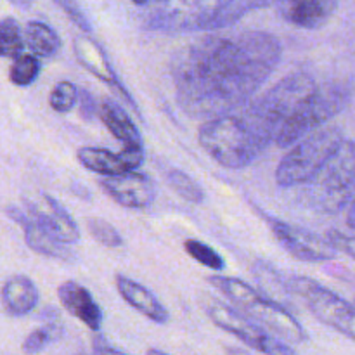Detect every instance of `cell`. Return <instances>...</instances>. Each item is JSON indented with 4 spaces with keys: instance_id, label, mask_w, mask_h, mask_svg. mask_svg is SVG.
<instances>
[{
    "instance_id": "d6986e66",
    "label": "cell",
    "mask_w": 355,
    "mask_h": 355,
    "mask_svg": "<svg viewBox=\"0 0 355 355\" xmlns=\"http://www.w3.org/2000/svg\"><path fill=\"white\" fill-rule=\"evenodd\" d=\"M37 286L33 281L26 276H12L6 281L2 288V304L7 314L14 318H23L30 314L38 304Z\"/></svg>"
},
{
    "instance_id": "83f0119b",
    "label": "cell",
    "mask_w": 355,
    "mask_h": 355,
    "mask_svg": "<svg viewBox=\"0 0 355 355\" xmlns=\"http://www.w3.org/2000/svg\"><path fill=\"white\" fill-rule=\"evenodd\" d=\"M78 101V89L71 82H59L49 96V104L55 113H68Z\"/></svg>"
},
{
    "instance_id": "7c38bea8",
    "label": "cell",
    "mask_w": 355,
    "mask_h": 355,
    "mask_svg": "<svg viewBox=\"0 0 355 355\" xmlns=\"http://www.w3.org/2000/svg\"><path fill=\"white\" fill-rule=\"evenodd\" d=\"M101 187L104 193L110 194L118 205L125 208H146L155 203L156 200V182L146 173L127 172L116 175H104L101 179Z\"/></svg>"
},
{
    "instance_id": "e0dca14e",
    "label": "cell",
    "mask_w": 355,
    "mask_h": 355,
    "mask_svg": "<svg viewBox=\"0 0 355 355\" xmlns=\"http://www.w3.org/2000/svg\"><path fill=\"white\" fill-rule=\"evenodd\" d=\"M58 297L62 307L87 328L92 331H99L103 328V311L85 286L76 281H66L58 288Z\"/></svg>"
},
{
    "instance_id": "1f68e13d",
    "label": "cell",
    "mask_w": 355,
    "mask_h": 355,
    "mask_svg": "<svg viewBox=\"0 0 355 355\" xmlns=\"http://www.w3.org/2000/svg\"><path fill=\"white\" fill-rule=\"evenodd\" d=\"M328 239L336 250L347 253V255L352 257L355 260V236H345L338 231H329Z\"/></svg>"
},
{
    "instance_id": "4316f807",
    "label": "cell",
    "mask_w": 355,
    "mask_h": 355,
    "mask_svg": "<svg viewBox=\"0 0 355 355\" xmlns=\"http://www.w3.org/2000/svg\"><path fill=\"white\" fill-rule=\"evenodd\" d=\"M62 335L61 326L58 324H47L44 328H38L35 331H31L26 336L23 343V352L24 354H37L40 350L47 349L51 343H54L59 336Z\"/></svg>"
},
{
    "instance_id": "7a4b0ae2",
    "label": "cell",
    "mask_w": 355,
    "mask_h": 355,
    "mask_svg": "<svg viewBox=\"0 0 355 355\" xmlns=\"http://www.w3.org/2000/svg\"><path fill=\"white\" fill-rule=\"evenodd\" d=\"M318 83L309 73H291L262 97L248 103L239 116L245 120L253 137L266 151L267 146L276 141L283 125L318 92Z\"/></svg>"
},
{
    "instance_id": "ffe728a7",
    "label": "cell",
    "mask_w": 355,
    "mask_h": 355,
    "mask_svg": "<svg viewBox=\"0 0 355 355\" xmlns=\"http://www.w3.org/2000/svg\"><path fill=\"white\" fill-rule=\"evenodd\" d=\"M99 116L103 120V123L106 125L107 130L118 139L123 146H142V137L139 134L137 127L134 125V121L130 120V116L127 114V111L120 106L118 103H114L113 99H103L99 106Z\"/></svg>"
},
{
    "instance_id": "8992f818",
    "label": "cell",
    "mask_w": 355,
    "mask_h": 355,
    "mask_svg": "<svg viewBox=\"0 0 355 355\" xmlns=\"http://www.w3.org/2000/svg\"><path fill=\"white\" fill-rule=\"evenodd\" d=\"M343 141L345 139L338 127L318 128L307 134L281 159L276 170V182L281 187L305 186L335 155Z\"/></svg>"
},
{
    "instance_id": "30bf717a",
    "label": "cell",
    "mask_w": 355,
    "mask_h": 355,
    "mask_svg": "<svg viewBox=\"0 0 355 355\" xmlns=\"http://www.w3.org/2000/svg\"><path fill=\"white\" fill-rule=\"evenodd\" d=\"M208 318L214 324L224 331L231 333L236 338L257 352L277 355V354H295V349L290 343L283 342L277 336L270 335L266 328L250 319L248 315L238 312L236 309L227 307L224 304H214L208 307Z\"/></svg>"
},
{
    "instance_id": "5bb4252c",
    "label": "cell",
    "mask_w": 355,
    "mask_h": 355,
    "mask_svg": "<svg viewBox=\"0 0 355 355\" xmlns=\"http://www.w3.org/2000/svg\"><path fill=\"white\" fill-rule=\"evenodd\" d=\"M73 52H75V58L78 59L80 64L87 69L89 73H92L96 78H99L101 82H104L106 85L113 87L118 90L121 97L125 99V103L130 104L135 111H137V104H135L134 97L128 94V90L125 89L123 83L118 78L116 71L113 69V66L107 61L106 54L101 49L99 44L92 40L89 37H76L73 40Z\"/></svg>"
},
{
    "instance_id": "7402d4cb",
    "label": "cell",
    "mask_w": 355,
    "mask_h": 355,
    "mask_svg": "<svg viewBox=\"0 0 355 355\" xmlns=\"http://www.w3.org/2000/svg\"><path fill=\"white\" fill-rule=\"evenodd\" d=\"M26 45L37 58H54L61 49V38L49 24L40 21H30L24 30Z\"/></svg>"
},
{
    "instance_id": "277c9868",
    "label": "cell",
    "mask_w": 355,
    "mask_h": 355,
    "mask_svg": "<svg viewBox=\"0 0 355 355\" xmlns=\"http://www.w3.org/2000/svg\"><path fill=\"white\" fill-rule=\"evenodd\" d=\"M201 148L224 168L241 170L263 153L252 130L239 114L207 120L198 130Z\"/></svg>"
},
{
    "instance_id": "f546056e",
    "label": "cell",
    "mask_w": 355,
    "mask_h": 355,
    "mask_svg": "<svg viewBox=\"0 0 355 355\" xmlns=\"http://www.w3.org/2000/svg\"><path fill=\"white\" fill-rule=\"evenodd\" d=\"M54 2L58 3L66 14H68L69 19H71L76 26L82 28V30L87 31V33H92V24H90L89 17L83 14V10L80 9V6L75 2V0H54Z\"/></svg>"
},
{
    "instance_id": "9c48e42d",
    "label": "cell",
    "mask_w": 355,
    "mask_h": 355,
    "mask_svg": "<svg viewBox=\"0 0 355 355\" xmlns=\"http://www.w3.org/2000/svg\"><path fill=\"white\" fill-rule=\"evenodd\" d=\"M288 284L295 297H300L319 321L355 340V305L311 277L291 276Z\"/></svg>"
},
{
    "instance_id": "836d02e7",
    "label": "cell",
    "mask_w": 355,
    "mask_h": 355,
    "mask_svg": "<svg viewBox=\"0 0 355 355\" xmlns=\"http://www.w3.org/2000/svg\"><path fill=\"white\" fill-rule=\"evenodd\" d=\"M347 224H349V227L355 229V196L349 207V214H347Z\"/></svg>"
},
{
    "instance_id": "9a60e30c",
    "label": "cell",
    "mask_w": 355,
    "mask_h": 355,
    "mask_svg": "<svg viewBox=\"0 0 355 355\" xmlns=\"http://www.w3.org/2000/svg\"><path fill=\"white\" fill-rule=\"evenodd\" d=\"M338 7V0H279L277 10L293 26L318 30L324 26Z\"/></svg>"
},
{
    "instance_id": "d6a6232c",
    "label": "cell",
    "mask_w": 355,
    "mask_h": 355,
    "mask_svg": "<svg viewBox=\"0 0 355 355\" xmlns=\"http://www.w3.org/2000/svg\"><path fill=\"white\" fill-rule=\"evenodd\" d=\"M92 350L96 354H125L123 350L118 349V347L110 345V343H107L103 336H96V338H94Z\"/></svg>"
},
{
    "instance_id": "e575fe53",
    "label": "cell",
    "mask_w": 355,
    "mask_h": 355,
    "mask_svg": "<svg viewBox=\"0 0 355 355\" xmlns=\"http://www.w3.org/2000/svg\"><path fill=\"white\" fill-rule=\"evenodd\" d=\"M130 2H134L135 6H146V3H148L149 0H130Z\"/></svg>"
},
{
    "instance_id": "f1b7e54d",
    "label": "cell",
    "mask_w": 355,
    "mask_h": 355,
    "mask_svg": "<svg viewBox=\"0 0 355 355\" xmlns=\"http://www.w3.org/2000/svg\"><path fill=\"white\" fill-rule=\"evenodd\" d=\"M89 225V231L101 245L110 246V248H118V246L123 245V238L120 236V232L110 224V222L103 220V218H90L87 222Z\"/></svg>"
},
{
    "instance_id": "4fadbf2b",
    "label": "cell",
    "mask_w": 355,
    "mask_h": 355,
    "mask_svg": "<svg viewBox=\"0 0 355 355\" xmlns=\"http://www.w3.org/2000/svg\"><path fill=\"white\" fill-rule=\"evenodd\" d=\"M30 217L58 241L73 245L80 239V231L71 215L49 194H40L38 200L26 201Z\"/></svg>"
},
{
    "instance_id": "d4e9b609",
    "label": "cell",
    "mask_w": 355,
    "mask_h": 355,
    "mask_svg": "<svg viewBox=\"0 0 355 355\" xmlns=\"http://www.w3.org/2000/svg\"><path fill=\"white\" fill-rule=\"evenodd\" d=\"M40 61L35 54H21L12 62L9 69V78L14 85L28 87L40 75Z\"/></svg>"
},
{
    "instance_id": "484cf974",
    "label": "cell",
    "mask_w": 355,
    "mask_h": 355,
    "mask_svg": "<svg viewBox=\"0 0 355 355\" xmlns=\"http://www.w3.org/2000/svg\"><path fill=\"white\" fill-rule=\"evenodd\" d=\"M184 248H186V252L189 253L196 262H200L201 266L208 267V269L215 270V272L224 270V259H222L210 245H207V243L198 241V239H187V241L184 243Z\"/></svg>"
},
{
    "instance_id": "603a6c76",
    "label": "cell",
    "mask_w": 355,
    "mask_h": 355,
    "mask_svg": "<svg viewBox=\"0 0 355 355\" xmlns=\"http://www.w3.org/2000/svg\"><path fill=\"white\" fill-rule=\"evenodd\" d=\"M166 182H168V186L172 187L182 200L189 201V203L200 205L205 201L203 187H201L193 177L187 175L184 170H168V172H166Z\"/></svg>"
},
{
    "instance_id": "3957f363",
    "label": "cell",
    "mask_w": 355,
    "mask_h": 355,
    "mask_svg": "<svg viewBox=\"0 0 355 355\" xmlns=\"http://www.w3.org/2000/svg\"><path fill=\"white\" fill-rule=\"evenodd\" d=\"M208 283L220 290L225 297L231 298L232 304L243 314L259 322L270 335L277 336L290 345H300L307 340L305 329L281 302L263 297L245 281L238 279V277L210 276Z\"/></svg>"
},
{
    "instance_id": "44dd1931",
    "label": "cell",
    "mask_w": 355,
    "mask_h": 355,
    "mask_svg": "<svg viewBox=\"0 0 355 355\" xmlns=\"http://www.w3.org/2000/svg\"><path fill=\"white\" fill-rule=\"evenodd\" d=\"M80 165L85 166L90 172L101 173V175H116V173L132 170L121 151L111 153L103 148H80L76 151Z\"/></svg>"
},
{
    "instance_id": "6da1fadb",
    "label": "cell",
    "mask_w": 355,
    "mask_h": 355,
    "mask_svg": "<svg viewBox=\"0 0 355 355\" xmlns=\"http://www.w3.org/2000/svg\"><path fill=\"white\" fill-rule=\"evenodd\" d=\"M281 55V42L267 31L191 42L170 62L177 103L187 116L198 120L234 113L267 82Z\"/></svg>"
},
{
    "instance_id": "52a82bcc",
    "label": "cell",
    "mask_w": 355,
    "mask_h": 355,
    "mask_svg": "<svg viewBox=\"0 0 355 355\" xmlns=\"http://www.w3.org/2000/svg\"><path fill=\"white\" fill-rule=\"evenodd\" d=\"M307 186L311 203L319 211L336 214L352 203L355 196V142L343 141Z\"/></svg>"
},
{
    "instance_id": "ac0fdd59",
    "label": "cell",
    "mask_w": 355,
    "mask_h": 355,
    "mask_svg": "<svg viewBox=\"0 0 355 355\" xmlns=\"http://www.w3.org/2000/svg\"><path fill=\"white\" fill-rule=\"evenodd\" d=\"M116 290L128 305L158 324L168 322V311L159 304L158 298L137 281L125 276H116Z\"/></svg>"
},
{
    "instance_id": "2e32d148",
    "label": "cell",
    "mask_w": 355,
    "mask_h": 355,
    "mask_svg": "<svg viewBox=\"0 0 355 355\" xmlns=\"http://www.w3.org/2000/svg\"><path fill=\"white\" fill-rule=\"evenodd\" d=\"M7 215L12 218L16 224H19L24 231V239L26 245L30 246L33 252L40 253V255L51 257V259L64 260V262H75L76 253L69 248L66 243L58 241L52 238L42 225H38L30 214H24L19 208H7Z\"/></svg>"
},
{
    "instance_id": "cb8c5ba5",
    "label": "cell",
    "mask_w": 355,
    "mask_h": 355,
    "mask_svg": "<svg viewBox=\"0 0 355 355\" xmlns=\"http://www.w3.org/2000/svg\"><path fill=\"white\" fill-rule=\"evenodd\" d=\"M24 38L21 26L14 17L0 21V58H17L23 54Z\"/></svg>"
},
{
    "instance_id": "8fae6325",
    "label": "cell",
    "mask_w": 355,
    "mask_h": 355,
    "mask_svg": "<svg viewBox=\"0 0 355 355\" xmlns=\"http://www.w3.org/2000/svg\"><path fill=\"white\" fill-rule=\"evenodd\" d=\"M272 232L291 257L304 262H326L335 259L338 252L329 239L319 238L307 229L297 227L288 222L274 220Z\"/></svg>"
},
{
    "instance_id": "ba28073f",
    "label": "cell",
    "mask_w": 355,
    "mask_h": 355,
    "mask_svg": "<svg viewBox=\"0 0 355 355\" xmlns=\"http://www.w3.org/2000/svg\"><path fill=\"white\" fill-rule=\"evenodd\" d=\"M350 101L349 90L340 85L318 89V92L283 125L276 137L279 148H290L311 132L321 128L322 123L343 111Z\"/></svg>"
},
{
    "instance_id": "4dcf8cb0",
    "label": "cell",
    "mask_w": 355,
    "mask_h": 355,
    "mask_svg": "<svg viewBox=\"0 0 355 355\" xmlns=\"http://www.w3.org/2000/svg\"><path fill=\"white\" fill-rule=\"evenodd\" d=\"M78 106L80 116L85 121H92L96 114H99V106H97L96 99L87 89H78Z\"/></svg>"
},
{
    "instance_id": "5b68a950",
    "label": "cell",
    "mask_w": 355,
    "mask_h": 355,
    "mask_svg": "<svg viewBox=\"0 0 355 355\" xmlns=\"http://www.w3.org/2000/svg\"><path fill=\"white\" fill-rule=\"evenodd\" d=\"M236 0H156L144 28L163 33H193L220 26Z\"/></svg>"
}]
</instances>
